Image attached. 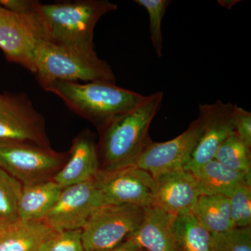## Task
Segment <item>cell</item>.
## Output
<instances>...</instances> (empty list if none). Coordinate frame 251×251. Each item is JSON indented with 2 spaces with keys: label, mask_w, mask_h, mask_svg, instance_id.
I'll list each match as a JSON object with an SVG mask.
<instances>
[{
  "label": "cell",
  "mask_w": 251,
  "mask_h": 251,
  "mask_svg": "<svg viewBox=\"0 0 251 251\" xmlns=\"http://www.w3.org/2000/svg\"><path fill=\"white\" fill-rule=\"evenodd\" d=\"M108 0H77L42 4L36 1L32 14L40 39L66 49L92 52L94 29L104 15L116 11Z\"/></svg>",
  "instance_id": "6da1fadb"
},
{
  "label": "cell",
  "mask_w": 251,
  "mask_h": 251,
  "mask_svg": "<svg viewBox=\"0 0 251 251\" xmlns=\"http://www.w3.org/2000/svg\"><path fill=\"white\" fill-rule=\"evenodd\" d=\"M163 93L145 96L138 105L117 117L100 130L97 146L100 171L112 172L134 166L151 143L150 125L161 108Z\"/></svg>",
  "instance_id": "7a4b0ae2"
},
{
  "label": "cell",
  "mask_w": 251,
  "mask_h": 251,
  "mask_svg": "<svg viewBox=\"0 0 251 251\" xmlns=\"http://www.w3.org/2000/svg\"><path fill=\"white\" fill-rule=\"evenodd\" d=\"M41 87L59 97L68 108L92 122L99 131L135 108L145 97L107 81L81 84L56 80Z\"/></svg>",
  "instance_id": "3957f363"
},
{
  "label": "cell",
  "mask_w": 251,
  "mask_h": 251,
  "mask_svg": "<svg viewBox=\"0 0 251 251\" xmlns=\"http://www.w3.org/2000/svg\"><path fill=\"white\" fill-rule=\"evenodd\" d=\"M32 74L40 85L56 80L115 82V75L106 61L96 51L80 52L38 39L32 55Z\"/></svg>",
  "instance_id": "277c9868"
},
{
  "label": "cell",
  "mask_w": 251,
  "mask_h": 251,
  "mask_svg": "<svg viewBox=\"0 0 251 251\" xmlns=\"http://www.w3.org/2000/svg\"><path fill=\"white\" fill-rule=\"evenodd\" d=\"M146 208L131 204L97 208L82 229L84 250H105L129 239L143 224Z\"/></svg>",
  "instance_id": "5b68a950"
},
{
  "label": "cell",
  "mask_w": 251,
  "mask_h": 251,
  "mask_svg": "<svg viewBox=\"0 0 251 251\" xmlns=\"http://www.w3.org/2000/svg\"><path fill=\"white\" fill-rule=\"evenodd\" d=\"M0 145L50 148L45 120L24 94L0 95Z\"/></svg>",
  "instance_id": "8992f818"
},
{
  "label": "cell",
  "mask_w": 251,
  "mask_h": 251,
  "mask_svg": "<svg viewBox=\"0 0 251 251\" xmlns=\"http://www.w3.org/2000/svg\"><path fill=\"white\" fill-rule=\"evenodd\" d=\"M94 184L100 206L131 204L149 207L156 204V186L152 175L135 166L115 171H99Z\"/></svg>",
  "instance_id": "52a82bcc"
},
{
  "label": "cell",
  "mask_w": 251,
  "mask_h": 251,
  "mask_svg": "<svg viewBox=\"0 0 251 251\" xmlns=\"http://www.w3.org/2000/svg\"><path fill=\"white\" fill-rule=\"evenodd\" d=\"M69 153L31 145H0V168L29 185L52 179L64 166Z\"/></svg>",
  "instance_id": "ba28073f"
},
{
  "label": "cell",
  "mask_w": 251,
  "mask_h": 251,
  "mask_svg": "<svg viewBox=\"0 0 251 251\" xmlns=\"http://www.w3.org/2000/svg\"><path fill=\"white\" fill-rule=\"evenodd\" d=\"M204 128L202 117L191 122L187 130L164 143L151 142L135 162V166L152 176L166 172L184 169Z\"/></svg>",
  "instance_id": "9c48e42d"
},
{
  "label": "cell",
  "mask_w": 251,
  "mask_h": 251,
  "mask_svg": "<svg viewBox=\"0 0 251 251\" xmlns=\"http://www.w3.org/2000/svg\"><path fill=\"white\" fill-rule=\"evenodd\" d=\"M100 206L94 179L63 188L53 207L43 221L55 232L82 229Z\"/></svg>",
  "instance_id": "30bf717a"
},
{
  "label": "cell",
  "mask_w": 251,
  "mask_h": 251,
  "mask_svg": "<svg viewBox=\"0 0 251 251\" xmlns=\"http://www.w3.org/2000/svg\"><path fill=\"white\" fill-rule=\"evenodd\" d=\"M234 106V104L224 103L220 99L215 103L199 104V115L202 117L204 128L185 171L199 168L214 159L221 144L233 134Z\"/></svg>",
  "instance_id": "8fae6325"
},
{
  "label": "cell",
  "mask_w": 251,
  "mask_h": 251,
  "mask_svg": "<svg viewBox=\"0 0 251 251\" xmlns=\"http://www.w3.org/2000/svg\"><path fill=\"white\" fill-rule=\"evenodd\" d=\"M40 39L34 15L12 12L0 5V49L10 62L32 72V55Z\"/></svg>",
  "instance_id": "7c38bea8"
},
{
  "label": "cell",
  "mask_w": 251,
  "mask_h": 251,
  "mask_svg": "<svg viewBox=\"0 0 251 251\" xmlns=\"http://www.w3.org/2000/svg\"><path fill=\"white\" fill-rule=\"evenodd\" d=\"M153 177L156 186V205L174 216L192 211L200 193L190 172L176 170Z\"/></svg>",
  "instance_id": "4fadbf2b"
},
{
  "label": "cell",
  "mask_w": 251,
  "mask_h": 251,
  "mask_svg": "<svg viewBox=\"0 0 251 251\" xmlns=\"http://www.w3.org/2000/svg\"><path fill=\"white\" fill-rule=\"evenodd\" d=\"M99 171L97 145L90 131L85 130L74 139L67 161L52 179L64 188L94 179Z\"/></svg>",
  "instance_id": "5bb4252c"
},
{
  "label": "cell",
  "mask_w": 251,
  "mask_h": 251,
  "mask_svg": "<svg viewBox=\"0 0 251 251\" xmlns=\"http://www.w3.org/2000/svg\"><path fill=\"white\" fill-rule=\"evenodd\" d=\"M175 216L161 206H149L140 228L132 239L148 251H177L173 233Z\"/></svg>",
  "instance_id": "9a60e30c"
},
{
  "label": "cell",
  "mask_w": 251,
  "mask_h": 251,
  "mask_svg": "<svg viewBox=\"0 0 251 251\" xmlns=\"http://www.w3.org/2000/svg\"><path fill=\"white\" fill-rule=\"evenodd\" d=\"M54 232L43 220L1 222L0 251H39L42 243Z\"/></svg>",
  "instance_id": "2e32d148"
},
{
  "label": "cell",
  "mask_w": 251,
  "mask_h": 251,
  "mask_svg": "<svg viewBox=\"0 0 251 251\" xmlns=\"http://www.w3.org/2000/svg\"><path fill=\"white\" fill-rule=\"evenodd\" d=\"M188 172L196 180L200 196H227L239 185L251 186V176L229 169L215 159Z\"/></svg>",
  "instance_id": "e0dca14e"
},
{
  "label": "cell",
  "mask_w": 251,
  "mask_h": 251,
  "mask_svg": "<svg viewBox=\"0 0 251 251\" xmlns=\"http://www.w3.org/2000/svg\"><path fill=\"white\" fill-rule=\"evenodd\" d=\"M62 189L52 179L23 185L18 204V219L27 221L44 220L57 202Z\"/></svg>",
  "instance_id": "ac0fdd59"
},
{
  "label": "cell",
  "mask_w": 251,
  "mask_h": 251,
  "mask_svg": "<svg viewBox=\"0 0 251 251\" xmlns=\"http://www.w3.org/2000/svg\"><path fill=\"white\" fill-rule=\"evenodd\" d=\"M191 213L211 234L224 233L234 227L227 196H200Z\"/></svg>",
  "instance_id": "d6986e66"
},
{
  "label": "cell",
  "mask_w": 251,
  "mask_h": 251,
  "mask_svg": "<svg viewBox=\"0 0 251 251\" xmlns=\"http://www.w3.org/2000/svg\"><path fill=\"white\" fill-rule=\"evenodd\" d=\"M173 233L177 251H215L212 234L191 212L175 216Z\"/></svg>",
  "instance_id": "ffe728a7"
},
{
  "label": "cell",
  "mask_w": 251,
  "mask_h": 251,
  "mask_svg": "<svg viewBox=\"0 0 251 251\" xmlns=\"http://www.w3.org/2000/svg\"><path fill=\"white\" fill-rule=\"evenodd\" d=\"M251 148L234 133L221 144L214 159L229 169L251 176Z\"/></svg>",
  "instance_id": "44dd1931"
},
{
  "label": "cell",
  "mask_w": 251,
  "mask_h": 251,
  "mask_svg": "<svg viewBox=\"0 0 251 251\" xmlns=\"http://www.w3.org/2000/svg\"><path fill=\"white\" fill-rule=\"evenodd\" d=\"M23 184L0 168V221L13 222L18 219V204Z\"/></svg>",
  "instance_id": "7402d4cb"
},
{
  "label": "cell",
  "mask_w": 251,
  "mask_h": 251,
  "mask_svg": "<svg viewBox=\"0 0 251 251\" xmlns=\"http://www.w3.org/2000/svg\"><path fill=\"white\" fill-rule=\"evenodd\" d=\"M134 2L145 8L150 18V30L153 49L158 58L162 56L163 47L161 32V23L166 14L168 6L171 4L170 0H135Z\"/></svg>",
  "instance_id": "603a6c76"
},
{
  "label": "cell",
  "mask_w": 251,
  "mask_h": 251,
  "mask_svg": "<svg viewBox=\"0 0 251 251\" xmlns=\"http://www.w3.org/2000/svg\"><path fill=\"white\" fill-rule=\"evenodd\" d=\"M227 197L229 198L234 227H251V186L239 185Z\"/></svg>",
  "instance_id": "cb8c5ba5"
},
{
  "label": "cell",
  "mask_w": 251,
  "mask_h": 251,
  "mask_svg": "<svg viewBox=\"0 0 251 251\" xmlns=\"http://www.w3.org/2000/svg\"><path fill=\"white\" fill-rule=\"evenodd\" d=\"M212 237L215 251H251V227H234Z\"/></svg>",
  "instance_id": "d4e9b609"
},
{
  "label": "cell",
  "mask_w": 251,
  "mask_h": 251,
  "mask_svg": "<svg viewBox=\"0 0 251 251\" xmlns=\"http://www.w3.org/2000/svg\"><path fill=\"white\" fill-rule=\"evenodd\" d=\"M39 251H85L82 229L54 232L42 243Z\"/></svg>",
  "instance_id": "484cf974"
},
{
  "label": "cell",
  "mask_w": 251,
  "mask_h": 251,
  "mask_svg": "<svg viewBox=\"0 0 251 251\" xmlns=\"http://www.w3.org/2000/svg\"><path fill=\"white\" fill-rule=\"evenodd\" d=\"M234 133L251 148V112L234 104Z\"/></svg>",
  "instance_id": "4316f807"
},
{
  "label": "cell",
  "mask_w": 251,
  "mask_h": 251,
  "mask_svg": "<svg viewBox=\"0 0 251 251\" xmlns=\"http://www.w3.org/2000/svg\"><path fill=\"white\" fill-rule=\"evenodd\" d=\"M36 1L31 0H0V5L6 9L19 14H31Z\"/></svg>",
  "instance_id": "83f0119b"
},
{
  "label": "cell",
  "mask_w": 251,
  "mask_h": 251,
  "mask_svg": "<svg viewBox=\"0 0 251 251\" xmlns=\"http://www.w3.org/2000/svg\"><path fill=\"white\" fill-rule=\"evenodd\" d=\"M143 249L138 245V243L132 238H129L116 247L99 251H141Z\"/></svg>",
  "instance_id": "f1b7e54d"
},
{
  "label": "cell",
  "mask_w": 251,
  "mask_h": 251,
  "mask_svg": "<svg viewBox=\"0 0 251 251\" xmlns=\"http://www.w3.org/2000/svg\"><path fill=\"white\" fill-rule=\"evenodd\" d=\"M240 0H219L218 2L223 7L230 10L238 2H240Z\"/></svg>",
  "instance_id": "f546056e"
},
{
  "label": "cell",
  "mask_w": 251,
  "mask_h": 251,
  "mask_svg": "<svg viewBox=\"0 0 251 251\" xmlns=\"http://www.w3.org/2000/svg\"><path fill=\"white\" fill-rule=\"evenodd\" d=\"M1 222L0 221V227H1Z\"/></svg>",
  "instance_id": "4dcf8cb0"
},
{
  "label": "cell",
  "mask_w": 251,
  "mask_h": 251,
  "mask_svg": "<svg viewBox=\"0 0 251 251\" xmlns=\"http://www.w3.org/2000/svg\"><path fill=\"white\" fill-rule=\"evenodd\" d=\"M141 251H144L142 250Z\"/></svg>",
  "instance_id": "1f68e13d"
}]
</instances>
